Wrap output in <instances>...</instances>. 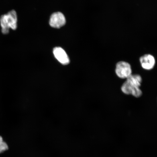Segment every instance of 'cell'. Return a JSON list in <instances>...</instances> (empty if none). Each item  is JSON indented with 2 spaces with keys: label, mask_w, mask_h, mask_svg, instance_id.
<instances>
[{
  "label": "cell",
  "mask_w": 157,
  "mask_h": 157,
  "mask_svg": "<svg viewBox=\"0 0 157 157\" xmlns=\"http://www.w3.org/2000/svg\"><path fill=\"white\" fill-rule=\"evenodd\" d=\"M140 62L142 67L147 70H152L155 64V60L154 56L150 54H146L141 56Z\"/></svg>",
  "instance_id": "5b68a950"
},
{
  "label": "cell",
  "mask_w": 157,
  "mask_h": 157,
  "mask_svg": "<svg viewBox=\"0 0 157 157\" xmlns=\"http://www.w3.org/2000/svg\"><path fill=\"white\" fill-rule=\"evenodd\" d=\"M53 53L55 58L60 63L67 65L70 63L69 58L63 49L60 47H57L54 48Z\"/></svg>",
  "instance_id": "8992f818"
},
{
  "label": "cell",
  "mask_w": 157,
  "mask_h": 157,
  "mask_svg": "<svg viewBox=\"0 0 157 157\" xmlns=\"http://www.w3.org/2000/svg\"><path fill=\"white\" fill-rule=\"evenodd\" d=\"M66 20L64 16L60 12L55 13L50 17V25L54 28L59 29L66 24Z\"/></svg>",
  "instance_id": "277c9868"
},
{
  "label": "cell",
  "mask_w": 157,
  "mask_h": 157,
  "mask_svg": "<svg viewBox=\"0 0 157 157\" xmlns=\"http://www.w3.org/2000/svg\"><path fill=\"white\" fill-rule=\"evenodd\" d=\"M115 73L120 78L125 79L132 74V70L130 64L124 61H120L116 64Z\"/></svg>",
  "instance_id": "7a4b0ae2"
},
{
  "label": "cell",
  "mask_w": 157,
  "mask_h": 157,
  "mask_svg": "<svg viewBox=\"0 0 157 157\" xmlns=\"http://www.w3.org/2000/svg\"><path fill=\"white\" fill-rule=\"evenodd\" d=\"M126 80L140 87L142 82V78L139 75L132 74L126 78Z\"/></svg>",
  "instance_id": "52a82bcc"
},
{
  "label": "cell",
  "mask_w": 157,
  "mask_h": 157,
  "mask_svg": "<svg viewBox=\"0 0 157 157\" xmlns=\"http://www.w3.org/2000/svg\"><path fill=\"white\" fill-rule=\"evenodd\" d=\"M17 17L15 10H11L7 14L1 16L0 18V25L2 33L7 34L10 29L15 30L17 27Z\"/></svg>",
  "instance_id": "6da1fadb"
},
{
  "label": "cell",
  "mask_w": 157,
  "mask_h": 157,
  "mask_svg": "<svg viewBox=\"0 0 157 157\" xmlns=\"http://www.w3.org/2000/svg\"><path fill=\"white\" fill-rule=\"evenodd\" d=\"M9 148L7 143L4 141L2 137L0 136V154L6 151Z\"/></svg>",
  "instance_id": "ba28073f"
},
{
  "label": "cell",
  "mask_w": 157,
  "mask_h": 157,
  "mask_svg": "<svg viewBox=\"0 0 157 157\" xmlns=\"http://www.w3.org/2000/svg\"><path fill=\"white\" fill-rule=\"evenodd\" d=\"M121 90L124 94L127 95H132L138 98L142 95V92L138 86L130 83L126 80L122 84Z\"/></svg>",
  "instance_id": "3957f363"
}]
</instances>
